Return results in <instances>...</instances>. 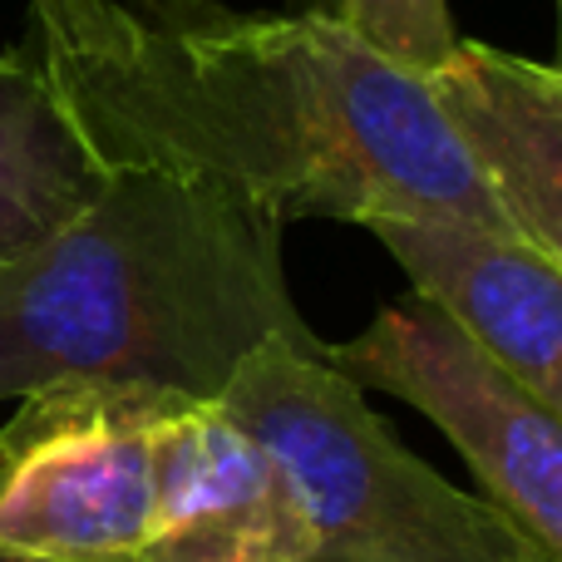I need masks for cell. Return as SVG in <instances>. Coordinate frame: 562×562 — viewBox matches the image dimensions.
Returning <instances> with one entry per match:
<instances>
[{
	"mask_svg": "<svg viewBox=\"0 0 562 562\" xmlns=\"http://www.w3.org/2000/svg\"><path fill=\"white\" fill-rule=\"evenodd\" d=\"M99 168L207 178L281 223H474L514 233L429 79L321 15L154 0L30 15Z\"/></svg>",
	"mask_w": 562,
	"mask_h": 562,
	"instance_id": "6da1fadb",
	"label": "cell"
},
{
	"mask_svg": "<svg viewBox=\"0 0 562 562\" xmlns=\"http://www.w3.org/2000/svg\"><path fill=\"white\" fill-rule=\"evenodd\" d=\"M286 223L168 168H104L99 193L0 267V405L49 385H138L213 405L272 340L326 346L281 257Z\"/></svg>",
	"mask_w": 562,
	"mask_h": 562,
	"instance_id": "7a4b0ae2",
	"label": "cell"
},
{
	"mask_svg": "<svg viewBox=\"0 0 562 562\" xmlns=\"http://www.w3.org/2000/svg\"><path fill=\"white\" fill-rule=\"evenodd\" d=\"M213 405L286 469L316 528V562H553L494 504L400 445L326 346L272 340Z\"/></svg>",
	"mask_w": 562,
	"mask_h": 562,
	"instance_id": "3957f363",
	"label": "cell"
},
{
	"mask_svg": "<svg viewBox=\"0 0 562 562\" xmlns=\"http://www.w3.org/2000/svg\"><path fill=\"white\" fill-rule=\"evenodd\" d=\"M173 405L183 400L138 385L15 400L0 419V548L35 562H134L154 528V449Z\"/></svg>",
	"mask_w": 562,
	"mask_h": 562,
	"instance_id": "277c9868",
	"label": "cell"
},
{
	"mask_svg": "<svg viewBox=\"0 0 562 562\" xmlns=\"http://www.w3.org/2000/svg\"><path fill=\"white\" fill-rule=\"evenodd\" d=\"M360 390L415 405L524 538L562 562V415L484 356L435 301L405 291L360 336L326 346Z\"/></svg>",
	"mask_w": 562,
	"mask_h": 562,
	"instance_id": "5b68a950",
	"label": "cell"
},
{
	"mask_svg": "<svg viewBox=\"0 0 562 562\" xmlns=\"http://www.w3.org/2000/svg\"><path fill=\"white\" fill-rule=\"evenodd\" d=\"M134 562H316V528L272 449L183 400L158 429L154 528Z\"/></svg>",
	"mask_w": 562,
	"mask_h": 562,
	"instance_id": "8992f818",
	"label": "cell"
},
{
	"mask_svg": "<svg viewBox=\"0 0 562 562\" xmlns=\"http://www.w3.org/2000/svg\"><path fill=\"white\" fill-rule=\"evenodd\" d=\"M370 233L409 291L562 415V272L538 247L474 223H375Z\"/></svg>",
	"mask_w": 562,
	"mask_h": 562,
	"instance_id": "52a82bcc",
	"label": "cell"
},
{
	"mask_svg": "<svg viewBox=\"0 0 562 562\" xmlns=\"http://www.w3.org/2000/svg\"><path fill=\"white\" fill-rule=\"evenodd\" d=\"M508 227L562 272V75L508 49L459 40L429 79Z\"/></svg>",
	"mask_w": 562,
	"mask_h": 562,
	"instance_id": "ba28073f",
	"label": "cell"
},
{
	"mask_svg": "<svg viewBox=\"0 0 562 562\" xmlns=\"http://www.w3.org/2000/svg\"><path fill=\"white\" fill-rule=\"evenodd\" d=\"M104 183L25 45L0 49V267L55 237Z\"/></svg>",
	"mask_w": 562,
	"mask_h": 562,
	"instance_id": "9c48e42d",
	"label": "cell"
},
{
	"mask_svg": "<svg viewBox=\"0 0 562 562\" xmlns=\"http://www.w3.org/2000/svg\"><path fill=\"white\" fill-rule=\"evenodd\" d=\"M291 5L301 15H321L330 25L350 30L380 59L419 79H435L464 40L449 0H291Z\"/></svg>",
	"mask_w": 562,
	"mask_h": 562,
	"instance_id": "30bf717a",
	"label": "cell"
},
{
	"mask_svg": "<svg viewBox=\"0 0 562 562\" xmlns=\"http://www.w3.org/2000/svg\"><path fill=\"white\" fill-rule=\"evenodd\" d=\"M94 5H154V0H25L30 15H65V10H94Z\"/></svg>",
	"mask_w": 562,
	"mask_h": 562,
	"instance_id": "8fae6325",
	"label": "cell"
},
{
	"mask_svg": "<svg viewBox=\"0 0 562 562\" xmlns=\"http://www.w3.org/2000/svg\"><path fill=\"white\" fill-rule=\"evenodd\" d=\"M553 69L562 75V0H558V65H553Z\"/></svg>",
	"mask_w": 562,
	"mask_h": 562,
	"instance_id": "7c38bea8",
	"label": "cell"
},
{
	"mask_svg": "<svg viewBox=\"0 0 562 562\" xmlns=\"http://www.w3.org/2000/svg\"><path fill=\"white\" fill-rule=\"evenodd\" d=\"M0 562H35V558H15V553H5V548H0Z\"/></svg>",
	"mask_w": 562,
	"mask_h": 562,
	"instance_id": "4fadbf2b",
	"label": "cell"
}]
</instances>
